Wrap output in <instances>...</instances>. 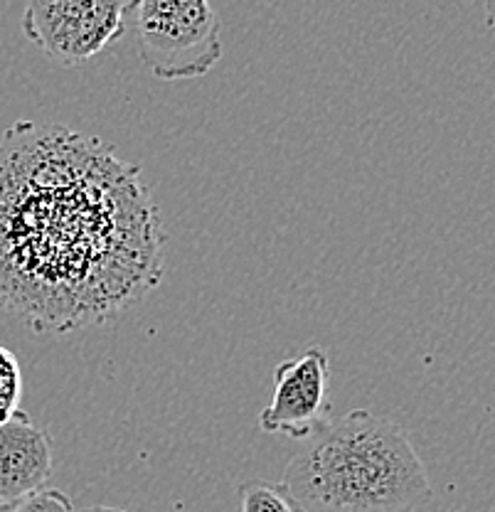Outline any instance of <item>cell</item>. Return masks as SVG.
Listing matches in <instances>:
<instances>
[{"mask_svg":"<svg viewBox=\"0 0 495 512\" xmlns=\"http://www.w3.org/2000/svg\"><path fill=\"white\" fill-rule=\"evenodd\" d=\"M141 168L97 136L15 121L0 138V311L33 333L109 323L165 274Z\"/></svg>","mask_w":495,"mask_h":512,"instance_id":"cell-1","label":"cell"},{"mask_svg":"<svg viewBox=\"0 0 495 512\" xmlns=\"http://www.w3.org/2000/svg\"><path fill=\"white\" fill-rule=\"evenodd\" d=\"M281 483L306 512H414L431 500V480L407 431L353 409L289 461Z\"/></svg>","mask_w":495,"mask_h":512,"instance_id":"cell-2","label":"cell"},{"mask_svg":"<svg viewBox=\"0 0 495 512\" xmlns=\"http://www.w3.org/2000/svg\"><path fill=\"white\" fill-rule=\"evenodd\" d=\"M141 62L161 82L200 79L222 60V23L210 0H136Z\"/></svg>","mask_w":495,"mask_h":512,"instance_id":"cell-3","label":"cell"},{"mask_svg":"<svg viewBox=\"0 0 495 512\" xmlns=\"http://www.w3.org/2000/svg\"><path fill=\"white\" fill-rule=\"evenodd\" d=\"M136 0H25L23 32L62 67L94 60L126 32Z\"/></svg>","mask_w":495,"mask_h":512,"instance_id":"cell-4","label":"cell"},{"mask_svg":"<svg viewBox=\"0 0 495 512\" xmlns=\"http://www.w3.org/2000/svg\"><path fill=\"white\" fill-rule=\"evenodd\" d=\"M328 384L330 360L318 345L284 360L274 370V394L259 414V429L294 441L316 439L333 424Z\"/></svg>","mask_w":495,"mask_h":512,"instance_id":"cell-5","label":"cell"},{"mask_svg":"<svg viewBox=\"0 0 495 512\" xmlns=\"http://www.w3.org/2000/svg\"><path fill=\"white\" fill-rule=\"evenodd\" d=\"M52 439L23 409L0 424V500L18 503L52 478Z\"/></svg>","mask_w":495,"mask_h":512,"instance_id":"cell-6","label":"cell"},{"mask_svg":"<svg viewBox=\"0 0 495 512\" xmlns=\"http://www.w3.org/2000/svg\"><path fill=\"white\" fill-rule=\"evenodd\" d=\"M242 512H306L284 483L271 480H247L239 488Z\"/></svg>","mask_w":495,"mask_h":512,"instance_id":"cell-7","label":"cell"},{"mask_svg":"<svg viewBox=\"0 0 495 512\" xmlns=\"http://www.w3.org/2000/svg\"><path fill=\"white\" fill-rule=\"evenodd\" d=\"M20 392H23V377L20 365L8 348L0 345V424L20 409Z\"/></svg>","mask_w":495,"mask_h":512,"instance_id":"cell-8","label":"cell"},{"mask_svg":"<svg viewBox=\"0 0 495 512\" xmlns=\"http://www.w3.org/2000/svg\"><path fill=\"white\" fill-rule=\"evenodd\" d=\"M13 512H74V503L67 493L57 488H40L15 503Z\"/></svg>","mask_w":495,"mask_h":512,"instance_id":"cell-9","label":"cell"},{"mask_svg":"<svg viewBox=\"0 0 495 512\" xmlns=\"http://www.w3.org/2000/svg\"><path fill=\"white\" fill-rule=\"evenodd\" d=\"M74 512H133V510H126V508H111V505H89V508L74 510Z\"/></svg>","mask_w":495,"mask_h":512,"instance_id":"cell-10","label":"cell"},{"mask_svg":"<svg viewBox=\"0 0 495 512\" xmlns=\"http://www.w3.org/2000/svg\"><path fill=\"white\" fill-rule=\"evenodd\" d=\"M486 25L495 30V0H486Z\"/></svg>","mask_w":495,"mask_h":512,"instance_id":"cell-11","label":"cell"},{"mask_svg":"<svg viewBox=\"0 0 495 512\" xmlns=\"http://www.w3.org/2000/svg\"><path fill=\"white\" fill-rule=\"evenodd\" d=\"M13 508L15 503H3V500H0V512H13Z\"/></svg>","mask_w":495,"mask_h":512,"instance_id":"cell-12","label":"cell"}]
</instances>
